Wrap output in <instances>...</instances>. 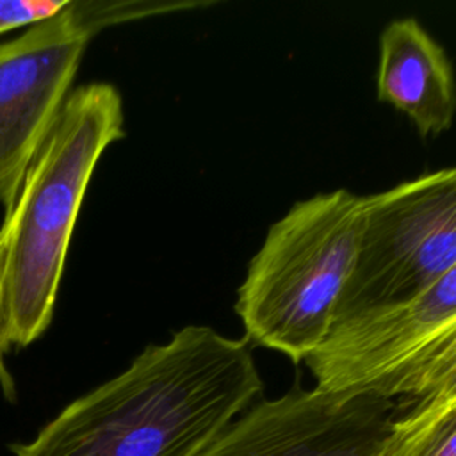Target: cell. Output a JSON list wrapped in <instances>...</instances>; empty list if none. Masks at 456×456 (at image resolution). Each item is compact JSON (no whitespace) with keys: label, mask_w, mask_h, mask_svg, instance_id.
<instances>
[{"label":"cell","mask_w":456,"mask_h":456,"mask_svg":"<svg viewBox=\"0 0 456 456\" xmlns=\"http://www.w3.org/2000/svg\"><path fill=\"white\" fill-rule=\"evenodd\" d=\"M264 390L251 346L187 324L69 403L14 456H198Z\"/></svg>","instance_id":"1"},{"label":"cell","mask_w":456,"mask_h":456,"mask_svg":"<svg viewBox=\"0 0 456 456\" xmlns=\"http://www.w3.org/2000/svg\"><path fill=\"white\" fill-rule=\"evenodd\" d=\"M123 137V98L112 84L73 89L5 207L0 224L2 362L50 328L89 182L105 150Z\"/></svg>","instance_id":"2"},{"label":"cell","mask_w":456,"mask_h":456,"mask_svg":"<svg viewBox=\"0 0 456 456\" xmlns=\"http://www.w3.org/2000/svg\"><path fill=\"white\" fill-rule=\"evenodd\" d=\"M365 196L347 189L294 203L248 264L235 310L249 346L305 362L330 335L354 267Z\"/></svg>","instance_id":"3"},{"label":"cell","mask_w":456,"mask_h":456,"mask_svg":"<svg viewBox=\"0 0 456 456\" xmlns=\"http://www.w3.org/2000/svg\"><path fill=\"white\" fill-rule=\"evenodd\" d=\"M162 0H69L0 43V203L7 207L57 121L89 41L103 28L171 12Z\"/></svg>","instance_id":"4"},{"label":"cell","mask_w":456,"mask_h":456,"mask_svg":"<svg viewBox=\"0 0 456 456\" xmlns=\"http://www.w3.org/2000/svg\"><path fill=\"white\" fill-rule=\"evenodd\" d=\"M456 267V167L365 196L356 260L337 321L403 303Z\"/></svg>","instance_id":"5"},{"label":"cell","mask_w":456,"mask_h":456,"mask_svg":"<svg viewBox=\"0 0 456 456\" xmlns=\"http://www.w3.org/2000/svg\"><path fill=\"white\" fill-rule=\"evenodd\" d=\"M397 404L370 392H330L294 383L239 413L198 456H374Z\"/></svg>","instance_id":"6"},{"label":"cell","mask_w":456,"mask_h":456,"mask_svg":"<svg viewBox=\"0 0 456 456\" xmlns=\"http://www.w3.org/2000/svg\"><path fill=\"white\" fill-rule=\"evenodd\" d=\"M456 315V267L420 294L337 321L305 360L315 387L370 392Z\"/></svg>","instance_id":"7"},{"label":"cell","mask_w":456,"mask_h":456,"mask_svg":"<svg viewBox=\"0 0 456 456\" xmlns=\"http://www.w3.org/2000/svg\"><path fill=\"white\" fill-rule=\"evenodd\" d=\"M376 94L406 114L420 135L451 128L456 114L454 71L444 48L415 18H399L383 28Z\"/></svg>","instance_id":"8"},{"label":"cell","mask_w":456,"mask_h":456,"mask_svg":"<svg viewBox=\"0 0 456 456\" xmlns=\"http://www.w3.org/2000/svg\"><path fill=\"white\" fill-rule=\"evenodd\" d=\"M374 394L394 399L395 426H417L456 404V315Z\"/></svg>","instance_id":"9"},{"label":"cell","mask_w":456,"mask_h":456,"mask_svg":"<svg viewBox=\"0 0 456 456\" xmlns=\"http://www.w3.org/2000/svg\"><path fill=\"white\" fill-rule=\"evenodd\" d=\"M374 456H456V404L417 426H392Z\"/></svg>","instance_id":"10"},{"label":"cell","mask_w":456,"mask_h":456,"mask_svg":"<svg viewBox=\"0 0 456 456\" xmlns=\"http://www.w3.org/2000/svg\"><path fill=\"white\" fill-rule=\"evenodd\" d=\"M69 0H0V34L27 28L59 14Z\"/></svg>","instance_id":"11"},{"label":"cell","mask_w":456,"mask_h":456,"mask_svg":"<svg viewBox=\"0 0 456 456\" xmlns=\"http://www.w3.org/2000/svg\"><path fill=\"white\" fill-rule=\"evenodd\" d=\"M0 388H2V394L7 401L14 403L16 401V383H14V378L12 374L9 372L5 362L0 360Z\"/></svg>","instance_id":"12"}]
</instances>
